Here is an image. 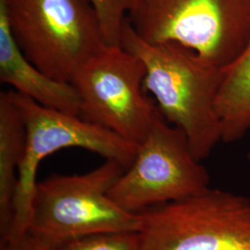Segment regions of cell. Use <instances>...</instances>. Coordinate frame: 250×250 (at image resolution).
I'll return each mask as SVG.
<instances>
[{"instance_id": "6da1fadb", "label": "cell", "mask_w": 250, "mask_h": 250, "mask_svg": "<svg viewBox=\"0 0 250 250\" xmlns=\"http://www.w3.org/2000/svg\"><path fill=\"white\" fill-rule=\"evenodd\" d=\"M120 45L143 61L146 70L144 87L154 96L164 119L186 134L196 159L204 161L222 142L217 99L224 70L176 43H146L127 18Z\"/></svg>"}, {"instance_id": "7a4b0ae2", "label": "cell", "mask_w": 250, "mask_h": 250, "mask_svg": "<svg viewBox=\"0 0 250 250\" xmlns=\"http://www.w3.org/2000/svg\"><path fill=\"white\" fill-rule=\"evenodd\" d=\"M127 19L146 43H176L223 70L250 41V0H133Z\"/></svg>"}, {"instance_id": "3957f363", "label": "cell", "mask_w": 250, "mask_h": 250, "mask_svg": "<svg viewBox=\"0 0 250 250\" xmlns=\"http://www.w3.org/2000/svg\"><path fill=\"white\" fill-rule=\"evenodd\" d=\"M125 168L112 160L83 174L52 175L37 183L28 233L55 246L93 233L139 232L141 213L117 205L108 193Z\"/></svg>"}, {"instance_id": "277c9868", "label": "cell", "mask_w": 250, "mask_h": 250, "mask_svg": "<svg viewBox=\"0 0 250 250\" xmlns=\"http://www.w3.org/2000/svg\"><path fill=\"white\" fill-rule=\"evenodd\" d=\"M0 8L27 60L55 80L71 83L107 45L91 0H0Z\"/></svg>"}, {"instance_id": "5b68a950", "label": "cell", "mask_w": 250, "mask_h": 250, "mask_svg": "<svg viewBox=\"0 0 250 250\" xmlns=\"http://www.w3.org/2000/svg\"><path fill=\"white\" fill-rule=\"evenodd\" d=\"M26 127V149L20 166L13 219L1 247L21 240L28 233L36 172L47 156L67 147H80L121 163L125 170L133 163L138 145L131 143L101 125L79 115L45 107L13 91Z\"/></svg>"}, {"instance_id": "8992f818", "label": "cell", "mask_w": 250, "mask_h": 250, "mask_svg": "<svg viewBox=\"0 0 250 250\" xmlns=\"http://www.w3.org/2000/svg\"><path fill=\"white\" fill-rule=\"evenodd\" d=\"M141 250H250V197L209 188L141 212Z\"/></svg>"}, {"instance_id": "52a82bcc", "label": "cell", "mask_w": 250, "mask_h": 250, "mask_svg": "<svg viewBox=\"0 0 250 250\" xmlns=\"http://www.w3.org/2000/svg\"><path fill=\"white\" fill-rule=\"evenodd\" d=\"M143 61L121 45H105L83 63L71 83L80 99V115L131 143L149 133L159 109L144 93Z\"/></svg>"}, {"instance_id": "ba28073f", "label": "cell", "mask_w": 250, "mask_h": 250, "mask_svg": "<svg viewBox=\"0 0 250 250\" xmlns=\"http://www.w3.org/2000/svg\"><path fill=\"white\" fill-rule=\"evenodd\" d=\"M209 185V173L191 151L186 134L159 111L133 163L108 195L125 210L141 213L199 194Z\"/></svg>"}, {"instance_id": "9c48e42d", "label": "cell", "mask_w": 250, "mask_h": 250, "mask_svg": "<svg viewBox=\"0 0 250 250\" xmlns=\"http://www.w3.org/2000/svg\"><path fill=\"white\" fill-rule=\"evenodd\" d=\"M0 81L37 103L80 115V99L71 83L55 80L30 62L9 30L5 11L0 8Z\"/></svg>"}, {"instance_id": "30bf717a", "label": "cell", "mask_w": 250, "mask_h": 250, "mask_svg": "<svg viewBox=\"0 0 250 250\" xmlns=\"http://www.w3.org/2000/svg\"><path fill=\"white\" fill-rule=\"evenodd\" d=\"M26 149V127L13 91L0 93V233L8 235L13 219L20 166Z\"/></svg>"}, {"instance_id": "8fae6325", "label": "cell", "mask_w": 250, "mask_h": 250, "mask_svg": "<svg viewBox=\"0 0 250 250\" xmlns=\"http://www.w3.org/2000/svg\"><path fill=\"white\" fill-rule=\"evenodd\" d=\"M222 142L233 143L250 131V41L244 51L224 70L217 99Z\"/></svg>"}, {"instance_id": "7c38bea8", "label": "cell", "mask_w": 250, "mask_h": 250, "mask_svg": "<svg viewBox=\"0 0 250 250\" xmlns=\"http://www.w3.org/2000/svg\"><path fill=\"white\" fill-rule=\"evenodd\" d=\"M52 250H141L138 232L120 231L93 233L62 242Z\"/></svg>"}, {"instance_id": "4fadbf2b", "label": "cell", "mask_w": 250, "mask_h": 250, "mask_svg": "<svg viewBox=\"0 0 250 250\" xmlns=\"http://www.w3.org/2000/svg\"><path fill=\"white\" fill-rule=\"evenodd\" d=\"M99 14L107 45H119L122 30L133 0H91Z\"/></svg>"}, {"instance_id": "5bb4252c", "label": "cell", "mask_w": 250, "mask_h": 250, "mask_svg": "<svg viewBox=\"0 0 250 250\" xmlns=\"http://www.w3.org/2000/svg\"><path fill=\"white\" fill-rule=\"evenodd\" d=\"M2 250H52L45 243L27 233L21 240L1 248Z\"/></svg>"}, {"instance_id": "9a60e30c", "label": "cell", "mask_w": 250, "mask_h": 250, "mask_svg": "<svg viewBox=\"0 0 250 250\" xmlns=\"http://www.w3.org/2000/svg\"><path fill=\"white\" fill-rule=\"evenodd\" d=\"M248 159H249V161L250 162V152L249 153V155H248Z\"/></svg>"}]
</instances>
